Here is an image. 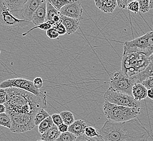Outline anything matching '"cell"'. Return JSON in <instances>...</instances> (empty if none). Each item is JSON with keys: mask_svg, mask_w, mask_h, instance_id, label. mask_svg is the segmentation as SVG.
I'll list each match as a JSON object with an SVG mask.
<instances>
[{"mask_svg": "<svg viewBox=\"0 0 153 141\" xmlns=\"http://www.w3.org/2000/svg\"><path fill=\"white\" fill-rule=\"evenodd\" d=\"M98 132L105 141H149L150 137L138 118L122 123L107 120Z\"/></svg>", "mask_w": 153, "mask_h": 141, "instance_id": "cell-1", "label": "cell"}, {"mask_svg": "<svg viewBox=\"0 0 153 141\" xmlns=\"http://www.w3.org/2000/svg\"><path fill=\"white\" fill-rule=\"evenodd\" d=\"M8 95L4 105L8 115L30 114L36 116L41 109L47 108L46 92L36 96L28 91L16 88H6Z\"/></svg>", "mask_w": 153, "mask_h": 141, "instance_id": "cell-2", "label": "cell"}, {"mask_svg": "<svg viewBox=\"0 0 153 141\" xmlns=\"http://www.w3.org/2000/svg\"><path fill=\"white\" fill-rule=\"evenodd\" d=\"M149 64V57L143 53H124L121 62V70L126 76L131 78L144 71Z\"/></svg>", "mask_w": 153, "mask_h": 141, "instance_id": "cell-3", "label": "cell"}, {"mask_svg": "<svg viewBox=\"0 0 153 141\" xmlns=\"http://www.w3.org/2000/svg\"><path fill=\"white\" fill-rule=\"evenodd\" d=\"M141 108H132L123 106L116 105L105 101L103 110L108 121L116 123H122L137 118Z\"/></svg>", "mask_w": 153, "mask_h": 141, "instance_id": "cell-4", "label": "cell"}, {"mask_svg": "<svg viewBox=\"0 0 153 141\" xmlns=\"http://www.w3.org/2000/svg\"><path fill=\"white\" fill-rule=\"evenodd\" d=\"M143 53L149 57L153 53V30L133 40L124 43L123 53Z\"/></svg>", "mask_w": 153, "mask_h": 141, "instance_id": "cell-5", "label": "cell"}, {"mask_svg": "<svg viewBox=\"0 0 153 141\" xmlns=\"http://www.w3.org/2000/svg\"><path fill=\"white\" fill-rule=\"evenodd\" d=\"M31 22L17 18L0 0V26L8 30H13L23 27Z\"/></svg>", "mask_w": 153, "mask_h": 141, "instance_id": "cell-6", "label": "cell"}, {"mask_svg": "<svg viewBox=\"0 0 153 141\" xmlns=\"http://www.w3.org/2000/svg\"><path fill=\"white\" fill-rule=\"evenodd\" d=\"M103 98L105 101L116 105L141 108V103L134 100L132 96L115 91L110 87L104 94Z\"/></svg>", "mask_w": 153, "mask_h": 141, "instance_id": "cell-7", "label": "cell"}, {"mask_svg": "<svg viewBox=\"0 0 153 141\" xmlns=\"http://www.w3.org/2000/svg\"><path fill=\"white\" fill-rule=\"evenodd\" d=\"M109 82L110 88L115 91L132 96V88L135 84L133 80L124 74L121 70L111 74Z\"/></svg>", "mask_w": 153, "mask_h": 141, "instance_id": "cell-8", "label": "cell"}, {"mask_svg": "<svg viewBox=\"0 0 153 141\" xmlns=\"http://www.w3.org/2000/svg\"><path fill=\"white\" fill-rule=\"evenodd\" d=\"M12 125L10 131L14 133H22L33 129L34 116L30 114H12L9 115Z\"/></svg>", "mask_w": 153, "mask_h": 141, "instance_id": "cell-9", "label": "cell"}, {"mask_svg": "<svg viewBox=\"0 0 153 141\" xmlns=\"http://www.w3.org/2000/svg\"><path fill=\"white\" fill-rule=\"evenodd\" d=\"M0 88L4 89L8 88H19L28 91L36 96L39 95L41 93V91L40 90L36 88L34 86L33 82L22 78L5 80L0 83Z\"/></svg>", "mask_w": 153, "mask_h": 141, "instance_id": "cell-10", "label": "cell"}, {"mask_svg": "<svg viewBox=\"0 0 153 141\" xmlns=\"http://www.w3.org/2000/svg\"><path fill=\"white\" fill-rule=\"evenodd\" d=\"M83 8L81 2L75 1L73 3L68 4L60 10V15L78 20L82 19Z\"/></svg>", "mask_w": 153, "mask_h": 141, "instance_id": "cell-11", "label": "cell"}, {"mask_svg": "<svg viewBox=\"0 0 153 141\" xmlns=\"http://www.w3.org/2000/svg\"><path fill=\"white\" fill-rule=\"evenodd\" d=\"M42 1L43 0H27L26 2L20 12L21 18H23V20L32 22L33 16Z\"/></svg>", "mask_w": 153, "mask_h": 141, "instance_id": "cell-12", "label": "cell"}, {"mask_svg": "<svg viewBox=\"0 0 153 141\" xmlns=\"http://www.w3.org/2000/svg\"><path fill=\"white\" fill-rule=\"evenodd\" d=\"M47 1L43 0L33 16L32 22L36 26L46 22Z\"/></svg>", "mask_w": 153, "mask_h": 141, "instance_id": "cell-13", "label": "cell"}, {"mask_svg": "<svg viewBox=\"0 0 153 141\" xmlns=\"http://www.w3.org/2000/svg\"><path fill=\"white\" fill-rule=\"evenodd\" d=\"M60 19L66 30V34L71 35L76 32L79 27L80 21L61 15Z\"/></svg>", "mask_w": 153, "mask_h": 141, "instance_id": "cell-14", "label": "cell"}, {"mask_svg": "<svg viewBox=\"0 0 153 141\" xmlns=\"http://www.w3.org/2000/svg\"><path fill=\"white\" fill-rule=\"evenodd\" d=\"M98 9L105 13H112L117 6V0H94Z\"/></svg>", "mask_w": 153, "mask_h": 141, "instance_id": "cell-15", "label": "cell"}, {"mask_svg": "<svg viewBox=\"0 0 153 141\" xmlns=\"http://www.w3.org/2000/svg\"><path fill=\"white\" fill-rule=\"evenodd\" d=\"M2 1L4 6L10 12L13 13L17 18H19L18 13H19L20 15V12L24 4L26 2L27 0H2Z\"/></svg>", "mask_w": 153, "mask_h": 141, "instance_id": "cell-16", "label": "cell"}, {"mask_svg": "<svg viewBox=\"0 0 153 141\" xmlns=\"http://www.w3.org/2000/svg\"><path fill=\"white\" fill-rule=\"evenodd\" d=\"M148 90L142 84H135L132 88V96L134 100L140 102L147 97Z\"/></svg>", "mask_w": 153, "mask_h": 141, "instance_id": "cell-17", "label": "cell"}, {"mask_svg": "<svg viewBox=\"0 0 153 141\" xmlns=\"http://www.w3.org/2000/svg\"><path fill=\"white\" fill-rule=\"evenodd\" d=\"M87 126L88 125L85 122L81 119L76 120L71 125L68 126V131L73 134L77 137L84 134V130Z\"/></svg>", "mask_w": 153, "mask_h": 141, "instance_id": "cell-18", "label": "cell"}, {"mask_svg": "<svg viewBox=\"0 0 153 141\" xmlns=\"http://www.w3.org/2000/svg\"><path fill=\"white\" fill-rule=\"evenodd\" d=\"M58 126L55 124L46 132L41 135V140L44 141H55L61 135Z\"/></svg>", "mask_w": 153, "mask_h": 141, "instance_id": "cell-19", "label": "cell"}, {"mask_svg": "<svg viewBox=\"0 0 153 141\" xmlns=\"http://www.w3.org/2000/svg\"><path fill=\"white\" fill-rule=\"evenodd\" d=\"M60 15L59 10L54 7L50 2L49 1H47L46 4V22L47 21H53V19L56 15Z\"/></svg>", "mask_w": 153, "mask_h": 141, "instance_id": "cell-20", "label": "cell"}, {"mask_svg": "<svg viewBox=\"0 0 153 141\" xmlns=\"http://www.w3.org/2000/svg\"><path fill=\"white\" fill-rule=\"evenodd\" d=\"M54 125L51 116L47 117L44 121H42L38 125V131L39 133L42 135L46 132Z\"/></svg>", "mask_w": 153, "mask_h": 141, "instance_id": "cell-21", "label": "cell"}, {"mask_svg": "<svg viewBox=\"0 0 153 141\" xmlns=\"http://www.w3.org/2000/svg\"><path fill=\"white\" fill-rule=\"evenodd\" d=\"M50 116L45 109H41L36 114L34 118V123L35 126H38L40 124Z\"/></svg>", "mask_w": 153, "mask_h": 141, "instance_id": "cell-22", "label": "cell"}, {"mask_svg": "<svg viewBox=\"0 0 153 141\" xmlns=\"http://www.w3.org/2000/svg\"><path fill=\"white\" fill-rule=\"evenodd\" d=\"M60 115L62 117L63 123L66 124L68 126L71 125V124L74 123V115L71 112L68 111H63L61 112Z\"/></svg>", "mask_w": 153, "mask_h": 141, "instance_id": "cell-23", "label": "cell"}, {"mask_svg": "<svg viewBox=\"0 0 153 141\" xmlns=\"http://www.w3.org/2000/svg\"><path fill=\"white\" fill-rule=\"evenodd\" d=\"M54 24V23L53 21H47V22H45L43 23V24H39L38 26H34V27L32 28H30V30L27 31L26 32L23 33L22 35L23 36H25L28 34H29L30 32H31L32 31H33V30L36 29V28H39V29H40V30H46L47 31V30H50L51 28H53Z\"/></svg>", "mask_w": 153, "mask_h": 141, "instance_id": "cell-24", "label": "cell"}, {"mask_svg": "<svg viewBox=\"0 0 153 141\" xmlns=\"http://www.w3.org/2000/svg\"><path fill=\"white\" fill-rule=\"evenodd\" d=\"M50 2L58 10H61L62 7L68 4L73 3L74 0H49Z\"/></svg>", "mask_w": 153, "mask_h": 141, "instance_id": "cell-25", "label": "cell"}, {"mask_svg": "<svg viewBox=\"0 0 153 141\" xmlns=\"http://www.w3.org/2000/svg\"><path fill=\"white\" fill-rule=\"evenodd\" d=\"M12 125L11 118L7 113L0 114V126H4L10 129Z\"/></svg>", "mask_w": 153, "mask_h": 141, "instance_id": "cell-26", "label": "cell"}, {"mask_svg": "<svg viewBox=\"0 0 153 141\" xmlns=\"http://www.w3.org/2000/svg\"><path fill=\"white\" fill-rule=\"evenodd\" d=\"M76 137L71 132H68L62 133L59 137L55 141H76Z\"/></svg>", "mask_w": 153, "mask_h": 141, "instance_id": "cell-27", "label": "cell"}, {"mask_svg": "<svg viewBox=\"0 0 153 141\" xmlns=\"http://www.w3.org/2000/svg\"><path fill=\"white\" fill-rule=\"evenodd\" d=\"M84 135L88 137L93 138L96 137L100 136L99 132L97 131V130L94 127L91 126H88L86 127L84 130Z\"/></svg>", "mask_w": 153, "mask_h": 141, "instance_id": "cell-28", "label": "cell"}, {"mask_svg": "<svg viewBox=\"0 0 153 141\" xmlns=\"http://www.w3.org/2000/svg\"><path fill=\"white\" fill-rule=\"evenodd\" d=\"M138 1L139 3V10L140 12L143 13H146L149 12V10H150L149 0H140Z\"/></svg>", "mask_w": 153, "mask_h": 141, "instance_id": "cell-29", "label": "cell"}, {"mask_svg": "<svg viewBox=\"0 0 153 141\" xmlns=\"http://www.w3.org/2000/svg\"><path fill=\"white\" fill-rule=\"evenodd\" d=\"M127 9L134 14L138 13L139 10V3L138 1H131L127 6Z\"/></svg>", "mask_w": 153, "mask_h": 141, "instance_id": "cell-30", "label": "cell"}, {"mask_svg": "<svg viewBox=\"0 0 153 141\" xmlns=\"http://www.w3.org/2000/svg\"><path fill=\"white\" fill-rule=\"evenodd\" d=\"M76 141H105L101 136L99 137H96L93 138L88 137L84 134L76 137Z\"/></svg>", "mask_w": 153, "mask_h": 141, "instance_id": "cell-31", "label": "cell"}, {"mask_svg": "<svg viewBox=\"0 0 153 141\" xmlns=\"http://www.w3.org/2000/svg\"><path fill=\"white\" fill-rule=\"evenodd\" d=\"M53 28L56 30L59 35H64L66 34V28L62 24V22L54 24Z\"/></svg>", "mask_w": 153, "mask_h": 141, "instance_id": "cell-32", "label": "cell"}, {"mask_svg": "<svg viewBox=\"0 0 153 141\" xmlns=\"http://www.w3.org/2000/svg\"><path fill=\"white\" fill-rule=\"evenodd\" d=\"M46 35L51 39H56L59 36L58 33L54 28H52L46 31Z\"/></svg>", "mask_w": 153, "mask_h": 141, "instance_id": "cell-33", "label": "cell"}, {"mask_svg": "<svg viewBox=\"0 0 153 141\" xmlns=\"http://www.w3.org/2000/svg\"><path fill=\"white\" fill-rule=\"evenodd\" d=\"M51 118L52 119L54 124L56 126H59L60 125L63 123V121L60 114H54L51 116Z\"/></svg>", "mask_w": 153, "mask_h": 141, "instance_id": "cell-34", "label": "cell"}, {"mask_svg": "<svg viewBox=\"0 0 153 141\" xmlns=\"http://www.w3.org/2000/svg\"><path fill=\"white\" fill-rule=\"evenodd\" d=\"M142 84L144 85L147 90L153 89V76L147 78L142 82Z\"/></svg>", "mask_w": 153, "mask_h": 141, "instance_id": "cell-35", "label": "cell"}, {"mask_svg": "<svg viewBox=\"0 0 153 141\" xmlns=\"http://www.w3.org/2000/svg\"><path fill=\"white\" fill-rule=\"evenodd\" d=\"M8 95L6 89L0 88V104H4L7 101Z\"/></svg>", "mask_w": 153, "mask_h": 141, "instance_id": "cell-36", "label": "cell"}, {"mask_svg": "<svg viewBox=\"0 0 153 141\" xmlns=\"http://www.w3.org/2000/svg\"><path fill=\"white\" fill-rule=\"evenodd\" d=\"M33 84L36 88L40 90L43 86V80L40 77H36L33 80Z\"/></svg>", "mask_w": 153, "mask_h": 141, "instance_id": "cell-37", "label": "cell"}, {"mask_svg": "<svg viewBox=\"0 0 153 141\" xmlns=\"http://www.w3.org/2000/svg\"><path fill=\"white\" fill-rule=\"evenodd\" d=\"M131 1L130 0H117V6L122 9L127 8V6Z\"/></svg>", "mask_w": 153, "mask_h": 141, "instance_id": "cell-38", "label": "cell"}, {"mask_svg": "<svg viewBox=\"0 0 153 141\" xmlns=\"http://www.w3.org/2000/svg\"><path fill=\"white\" fill-rule=\"evenodd\" d=\"M58 128L59 131L61 133L68 132V126L64 123L62 124L59 126H58Z\"/></svg>", "mask_w": 153, "mask_h": 141, "instance_id": "cell-39", "label": "cell"}, {"mask_svg": "<svg viewBox=\"0 0 153 141\" xmlns=\"http://www.w3.org/2000/svg\"><path fill=\"white\" fill-rule=\"evenodd\" d=\"M147 97L150 98V99L153 100V89L148 90Z\"/></svg>", "mask_w": 153, "mask_h": 141, "instance_id": "cell-40", "label": "cell"}, {"mask_svg": "<svg viewBox=\"0 0 153 141\" xmlns=\"http://www.w3.org/2000/svg\"><path fill=\"white\" fill-rule=\"evenodd\" d=\"M6 108L4 104H0V114L6 113Z\"/></svg>", "mask_w": 153, "mask_h": 141, "instance_id": "cell-41", "label": "cell"}, {"mask_svg": "<svg viewBox=\"0 0 153 141\" xmlns=\"http://www.w3.org/2000/svg\"><path fill=\"white\" fill-rule=\"evenodd\" d=\"M149 64L153 65V53L151 56L149 57Z\"/></svg>", "mask_w": 153, "mask_h": 141, "instance_id": "cell-42", "label": "cell"}, {"mask_svg": "<svg viewBox=\"0 0 153 141\" xmlns=\"http://www.w3.org/2000/svg\"><path fill=\"white\" fill-rule=\"evenodd\" d=\"M149 9H153V0L149 1Z\"/></svg>", "mask_w": 153, "mask_h": 141, "instance_id": "cell-43", "label": "cell"}, {"mask_svg": "<svg viewBox=\"0 0 153 141\" xmlns=\"http://www.w3.org/2000/svg\"><path fill=\"white\" fill-rule=\"evenodd\" d=\"M42 141V140H38V141Z\"/></svg>", "mask_w": 153, "mask_h": 141, "instance_id": "cell-44", "label": "cell"}]
</instances>
